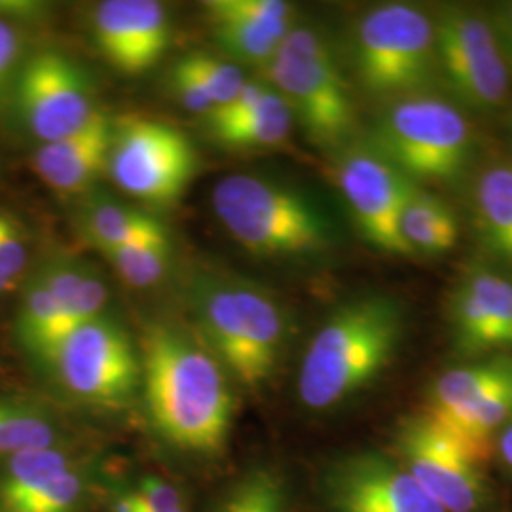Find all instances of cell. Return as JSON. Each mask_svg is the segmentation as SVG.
<instances>
[{
  "label": "cell",
  "mask_w": 512,
  "mask_h": 512,
  "mask_svg": "<svg viewBox=\"0 0 512 512\" xmlns=\"http://www.w3.org/2000/svg\"><path fill=\"white\" fill-rule=\"evenodd\" d=\"M71 467L73 458L59 446L23 452L8 459L0 475V512H18L44 484Z\"/></svg>",
  "instance_id": "cell-26"
},
{
  "label": "cell",
  "mask_w": 512,
  "mask_h": 512,
  "mask_svg": "<svg viewBox=\"0 0 512 512\" xmlns=\"http://www.w3.org/2000/svg\"><path fill=\"white\" fill-rule=\"evenodd\" d=\"M393 456L442 511H488L492 494L482 467L423 414L399 423Z\"/></svg>",
  "instance_id": "cell-12"
},
{
  "label": "cell",
  "mask_w": 512,
  "mask_h": 512,
  "mask_svg": "<svg viewBox=\"0 0 512 512\" xmlns=\"http://www.w3.org/2000/svg\"><path fill=\"white\" fill-rule=\"evenodd\" d=\"M171 86L177 93L179 101L183 103L184 109L205 116V118H209L215 112V105L200 86V82L188 73L179 61L171 69Z\"/></svg>",
  "instance_id": "cell-34"
},
{
  "label": "cell",
  "mask_w": 512,
  "mask_h": 512,
  "mask_svg": "<svg viewBox=\"0 0 512 512\" xmlns=\"http://www.w3.org/2000/svg\"><path fill=\"white\" fill-rule=\"evenodd\" d=\"M351 61L363 92L384 105L437 92L435 19L408 2L372 6L353 27Z\"/></svg>",
  "instance_id": "cell-6"
},
{
  "label": "cell",
  "mask_w": 512,
  "mask_h": 512,
  "mask_svg": "<svg viewBox=\"0 0 512 512\" xmlns=\"http://www.w3.org/2000/svg\"><path fill=\"white\" fill-rule=\"evenodd\" d=\"M186 298L198 336L220 365L247 389H260L277 372L291 321L275 294L236 275H194Z\"/></svg>",
  "instance_id": "cell-3"
},
{
  "label": "cell",
  "mask_w": 512,
  "mask_h": 512,
  "mask_svg": "<svg viewBox=\"0 0 512 512\" xmlns=\"http://www.w3.org/2000/svg\"><path fill=\"white\" fill-rule=\"evenodd\" d=\"M112 118L99 109L71 135L44 143L33 156L38 177L61 194H82L107 173Z\"/></svg>",
  "instance_id": "cell-18"
},
{
  "label": "cell",
  "mask_w": 512,
  "mask_h": 512,
  "mask_svg": "<svg viewBox=\"0 0 512 512\" xmlns=\"http://www.w3.org/2000/svg\"><path fill=\"white\" fill-rule=\"evenodd\" d=\"M61 433L55 421L29 404L0 399V458L59 446Z\"/></svg>",
  "instance_id": "cell-27"
},
{
  "label": "cell",
  "mask_w": 512,
  "mask_h": 512,
  "mask_svg": "<svg viewBox=\"0 0 512 512\" xmlns=\"http://www.w3.org/2000/svg\"><path fill=\"white\" fill-rule=\"evenodd\" d=\"M213 211L251 255L317 260L338 243L334 220L308 192L256 173H232L215 184Z\"/></svg>",
  "instance_id": "cell-4"
},
{
  "label": "cell",
  "mask_w": 512,
  "mask_h": 512,
  "mask_svg": "<svg viewBox=\"0 0 512 512\" xmlns=\"http://www.w3.org/2000/svg\"><path fill=\"white\" fill-rule=\"evenodd\" d=\"M46 12V4L35 0H0V19H35Z\"/></svg>",
  "instance_id": "cell-38"
},
{
  "label": "cell",
  "mask_w": 512,
  "mask_h": 512,
  "mask_svg": "<svg viewBox=\"0 0 512 512\" xmlns=\"http://www.w3.org/2000/svg\"><path fill=\"white\" fill-rule=\"evenodd\" d=\"M19 116L40 145L84 128L97 112L92 82L84 69L59 52H38L16 84Z\"/></svg>",
  "instance_id": "cell-13"
},
{
  "label": "cell",
  "mask_w": 512,
  "mask_h": 512,
  "mask_svg": "<svg viewBox=\"0 0 512 512\" xmlns=\"http://www.w3.org/2000/svg\"><path fill=\"white\" fill-rule=\"evenodd\" d=\"M323 495L332 512H444L393 454L382 452L330 463Z\"/></svg>",
  "instance_id": "cell-15"
},
{
  "label": "cell",
  "mask_w": 512,
  "mask_h": 512,
  "mask_svg": "<svg viewBox=\"0 0 512 512\" xmlns=\"http://www.w3.org/2000/svg\"><path fill=\"white\" fill-rule=\"evenodd\" d=\"M48 366L73 397L101 406L126 403L141 378V363L126 330L107 315L71 330Z\"/></svg>",
  "instance_id": "cell-11"
},
{
  "label": "cell",
  "mask_w": 512,
  "mask_h": 512,
  "mask_svg": "<svg viewBox=\"0 0 512 512\" xmlns=\"http://www.w3.org/2000/svg\"><path fill=\"white\" fill-rule=\"evenodd\" d=\"M488 14L494 23L495 33L501 42L503 54L507 57L512 73V2L497 4Z\"/></svg>",
  "instance_id": "cell-37"
},
{
  "label": "cell",
  "mask_w": 512,
  "mask_h": 512,
  "mask_svg": "<svg viewBox=\"0 0 512 512\" xmlns=\"http://www.w3.org/2000/svg\"><path fill=\"white\" fill-rule=\"evenodd\" d=\"M368 143L416 186L458 184L476 156L467 110L442 92L416 93L384 105Z\"/></svg>",
  "instance_id": "cell-5"
},
{
  "label": "cell",
  "mask_w": 512,
  "mask_h": 512,
  "mask_svg": "<svg viewBox=\"0 0 512 512\" xmlns=\"http://www.w3.org/2000/svg\"><path fill=\"white\" fill-rule=\"evenodd\" d=\"M73 329L76 327L59 308L40 275H33L27 281L19 306L18 332L23 348L40 365L48 366L59 344Z\"/></svg>",
  "instance_id": "cell-25"
},
{
  "label": "cell",
  "mask_w": 512,
  "mask_h": 512,
  "mask_svg": "<svg viewBox=\"0 0 512 512\" xmlns=\"http://www.w3.org/2000/svg\"><path fill=\"white\" fill-rule=\"evenodd\" d=\"M16 289V283H12L8 277L0 274V294L10 293Z\"/></svg>",
  "instance_id": "cell-40"
},
{
  "label": "cell",
  "mask_w": 512,
  "mask_h": 512,
  "mask_svg": "<svg viewBox=\"0 0 512 512\" xmlns=\"http://www.w3.org/2000/svg\"><path fill=\"white\" fill-rule=\"evenodd\" d=\"M124 283L135 289L154 287L164 279L171 264V241L162 232L150 238L103 251Z\"/></svg>",
  "instance_id": "cell-28"
},
{
  "label": "cell",
  "mask_w": 512,
  "mask_h": 512,
  "mask_svg": "<svg viewBox=\"0 0 512 512\" xmlns=\"http://www.w3.org/2000/svg\"><path fill=\"white\" fill-rule=\"evenodd\" d=\"M215 512H291L285 480L270 467L251 469L230 486Z\"/></svg>",
  "instance_id": "cell-29"
},
{
  "label": "cell",
  "mask_w": 512,
  "mask_h": 512,
  "mask_svg": "<svg viewBox=\"0 0 512 512\" xmlns=\"http://www.w3.org/2000/svg\"><path fill=\"white\" fill-rule=\"evenodd\" d=\"M476 238L484 251L512 272V164L478 171L471 188Z\"/></svg>",
  "instance_id": "cell-20"
},
{
  "label": "cell",
  "mask_w": 512,
  "mask_h": 512,
  "mask_svg": "<svg viewBox=\"0 0 512 512\" xmlns=\"http://www.w3.org/2000/svg\"><path fill=\"white\" fill-rule=\"evenodd\" d=\"M294 128L293 110L289 103L270 86L253 109L236 122L209 128L211 137L222 148L230 150H270L283 147Z\"/></svg>",
  "instance_id": "cell-23"
},
{
  "label": "cell",
  "mask_w": 512,
  "mask_h": 512,
  "mask_svg": "<svg viewBox=\"0 0 512 512\" xmlns=\"http://www.w3.org/2000/svg\"><path fill=\"white\" fill-rule=\"evenodd\" d=\"M86 473L71 467L44 484L18 512H76L86 494Z\"/></svg>",
  "instance_id": "cell-31"
},
{
  "label": "cell",
  "mask_w": 512,
  "mask_h": 512,
  "mask_svg": "<svg viewBox=\"0 0 512 512\" xmlns=\"http://www.w3.org/2000/svg\"><path fill=\"white\" fill-rule=\"evenodd\" d=\"M334 179L357 232L389 256H412L401 236V215L412 188L403 173L370 143H349L336 152Z\"/></svg>",
  "instance_id": "cell-10"
},
{
  "label": "cell",
  "mask_w": 512,
  "mask_h": 512,
  "mask_svg": "<svg viewBox=\"0 0 512 512\" xmlns=\"http://www.w3.org/2000/svg\"><path fill=\"white\" fill-rule=\"evenodd\" d=\"M196 171V148L181 129L145 116H122L112 122L107 175L133 200L173 205Z\"/></svg>",
  "instance_id": "cell-9"
},
{
  "label": "cell",
  "mask_w": 512,
  "mask_h": 512,
  "mask_svg": "<svg viewBox=\"0 0 512 512\" xmlns=\"http://www.w3.org/2000/svg\"><path fill=\"white\" fill-rule=\"evenodd\" d=\"M141 372L150 421L162 439L190 454L222 452L234 395L226 368L200 336L169 323L150 325Z\"/></svg>",
  "instance_id": "cell-1"
},
{
  "label": "cell",
  "mask_w": 512,
  "mask_h": 512,
  "mask_svg": "<svg viewBox=\"0 0 512 512\" xmlns=\"http://www.w3.org/2000/svg\"><path fill=\"white\" fill-rule=\"evenodd\" d=\"M37 274L74 327L105 315L109 291L90 264L73 258H50Z\"/></svg>",
  "instance_id": "cell-21"
},
{
  "label": "cell",
  "mask_w": 512,
  "mask_h": 512,
  "mask_svg": "<svg viewBox=\"0 0 512 512\" xmlns=\"http://www.w3.org/2000/svg\"><path fill=\"white\" fill-rule=\"evenodd\" d=\"M203 8L220 48L264 69L296 25L293 6L283 0H207Z\"/></svg>",
  "instance_id": "cell-17"
},
{
  "label": "cell",
  "mask_w": 512,
  "mask_h": 512,
  "mask_svg": "<svg viewBox=\"0 0 512 512\" xmlns=\"http://www.w3.org/2000/svg\"><path fill=\"white\" fill-rule=\"evenodd\" d=\"M27 260V247L16 220L0 213V274L18 285Z\"/></svg>",
  "instance_id": "cell-33"
},
{
  "label": "cell",
  "mask_w": 512,
  "mask_h": 512,
  "mask_svg": "<svg viewBox=\"0 0 512 512\" xmlns=\"http://www.w3.org/2000/svg\"><path fill=\"white\" fill-rule=\"evenodd\" d=\"M495 450L503 465L512 473V420L503 427V431L495 439Z\"/></svg>",
  "instance_id": "cell-39"
},
{
  "label": "cell",
  "mask_w": 512,
  "mask_h": 512,
  "mask_svg": "<svg viewBox=\"0 0 512 512\" xmlns=\"http://www.w3.org/2000/svg\"><path fill=\"white\" fill-rule=\"evenodd\" d=\"M19 48H21V37L16 27L0 19V92L8 74L12 73L18 61Z\"/></svg>",
  "instance_id": "cell-36"
},
{
  "label": "cell",
  "mask_w": 512,
  "mask_h": 512,
  "mask_svg": "<svg viewBox=\"0 0 512 512\" xmlns=\"http://www.w3.org/2000/svg\"><path fill=\"white\" fill-rule=\"evenodd\" d=\"M270 90V84L264 80H247L245 86L239 90L238 95L222 109L215 110L207 120V128L224 126L230 122H236L243 114L255 107L256 103Z\"/></svg>",
  "instance_id": "cell-35"
},
{
  "label": "cell",
  "mask_w": 512,
  "mask_h": 512,
  "mask_svg": "<svg viewBox=\"0 0 512 512\" xmlns=\"http://www.w3.org/2000/svg\"><path fill=\"white\" fill-rule=\"evenodd\" d=\"M266 73V82L289 103L294 122L315 147L338 152L353 143V93L338 55L321 31L294 25Z\"/></svg>",
  "instance_id": "cell-7"
},
{
  "label": "cell",
  "mask_w": 512,
  "mask_h": 512,
  "mask_svg": "<svg viewBox=\"0 0 512 512\" xmlns=\"http://www.w3.org/2000/svg\"><path fill=\"white\" fill-rule=\"evenodd\" d=\"M427 420L480 467L486 465L494 452L497 435L512 420V374L456 412Z\"/></svg>",
  "instance_id": "cell-19"
},
{
  "label": "cell",
  "mask_w": 512,
  "mask_h": 512,
  "mask_svg": "<svg viewBox=\"0 0 512 512\" xmlns=\"http://www.w3.org/2000/svg\"><path fill=\"white\" fill-rule=\"evenodd\" d=\"M406 330V308L391 294L344 302L311 336L298 370V399L327 412L376 382L391 365Z\"/></svg>",
  "instance_id": "cell-2"
},
{
  "label": "cell",
  "mask_w": 512,
  "mask_h": 512,
  "mask_svg": "<svg viewBox=\"0 0 512 512\" xmlns=\"http://www.w3.org/2000/svg\"><path fill=\"white\" fill-rule=\"evenodd\" d=\"M139 512H186L181 492L160 476H143L129 490Z\"/></svg>",
  "instance_id": "cell-32"
},
{
  "label": "cell",
  "mask_w": 512,
  "mask_h": 512,
  "mask_svg": "<svg viewBox=\"0 0 512 512\" xmlns=\"http://www.w3.org/2000/svg\"><path fill=\"white\" fill-rule=\"evenodd\" d=\"M401 236L412 256H442L459 241V222L439 196L414 186L404 203Z\"/></svg>",
  "instance_id": "cell-22"
},
{
  "label": "cell",
  "mask_w": 512,
  "mask_h": 512,
  "mask_svg": "<svg viewBox=\"0 0 512 512\" xmlns=\"http://www.w3.org/2000/svg\"><path fill=\"white\" fill-rule=\"evenodd\" d=\"M179 63L200 82V86L213 101L215 110L226 107L247 82L245 74L236 63L215 55L190 52L181 57Z\"/></svg>",
  "instance_id": "cell-30"
},
{
  "label": "cell",
  "mask_w": 512,
  "mask_h": 512,
  "mask_svg": "<svg viewBox=\"0 0 512 512\" xmlns=\"http://www.w3.org/2000/svg\"><path fill=\"white\" fill-rule=\"evenodd\" d=\"M92 31L99 52L124 74H143L164 57L171 23L156 0H105L93 8Z\"/></svg>",
  "instance_id": "cell-16"
},
{
  "label": "cell",
  "mask_w": 512,
  "mask_h": 512,
  "mask_svg": "<svg viewBox=\"0 0 512 512\" xmlns=\"http://www.w3.org/2000/svg\"><path fill=\"white\" fill-rule=\"evenodd\" d=\"M80 224L84 238L101 253L167 232L164 224L147 211L101 194L82 207Z\"/></svg>",
  "instance_id": "cell-24"
},
{
  "label": "cell",
  "mask_w": 512,
  "mask_h": 512,
  "mask_svg": "<svg viewBox=\"0 0 512 512\" xmlns=\"http://www.w3.org/2000/svg\"><path fill=\"white\" fill-rule=\"evenodd\" d=\"M433 19L440 92L463 110L503 109L511 93V67L490 14L452 4Z\"/></svg>",
  "instance_id": "cell-8"
},
{
  "label": "cell",
  "mask_w": 512,
  "mask_h": 512,
  "mask_svg": "<svg viewBox=\"0 0 512 512\" xmlns=\"http://www.w3.org/2000/svg\"><path fill=\"white\" fill-rule=\"evenodd\" d=\"M452 346L467 361L512 351V272L471 264L448 296Z\"/></svg>",
  "instance_id": "cell-14"
},
{
  "label": "cell",
  "mask_w": 512,
  "mask_h": 512,
  "mask_svg": "<svg viewBox=\"0 0 512 512\" xmlns=\"http://www.w3.org/2000/svg\"><path fill=\"white\" fill-rule=\"evenodd\" d=\"M511 135H512V118H511Z\"/></svg>",
  "instance_id": "cell-41"
}]
</instances>
